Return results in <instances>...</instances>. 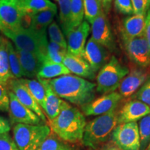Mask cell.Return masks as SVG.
Instances as JSON below:
<instances>
[{
  "label": "cell",
  "instance_id": "6da1fadb",
  "mask_svg": "<svg viewBox=\"0 0 150 150\" xmlns=\"http://www.w3.org/2000/svg\"><path fill=\"white\" fill-rule=\"evenodd\" d=\"M48 80L54 93L71 104L81 107L95 99L96 83L86 79L67 74Z\"/></svg>",
  "mask_w": 150,
  "mask_h": 150
},
{
  "label": "cell",
  "instance_id": "f35d334b",
  "mask_svg": "<svg viewBox=\"0 0 150 150\" xmlns=\"http://www.w3.org/2000/svg\"><path fill=\"white\" fill-rule=\"evenodd\" d=\"M134 8V14L146 16L147 11L150 8L149 0H131Z\"/></svg>",
  "mask_w": 150,
  "mask_h": 150
},
{
  "label": "cell",
  "instance_id": "52a82bcc",
  "mask_svg": "<svg viewBox=\"0 0 150 150\" xmlns=\"http://www.w3.org/2000/svg\"><path fill=\"white\" fill-rule=\"evenodd\" d=\"M110 138L112 143L122 150H140L139 129L137 122L117 125Z\"/></svg>",
  "mask_w": 150,
  "mask_h": 150
},
{
  "label": "cell",
  "instance_id": "bcb514c9",
  "mask_svg": "<svg viewBox=\"0 0 150 150\" xmlns=\"http://www.w3.org/2000/svg\"><path fill=\"white\" fill-rule=\"evenodd\" d=\"M99 1H100V2H101V4H102V1H103V0H99Z\"/></svg>",
  "mask_w": 150,
  "mask_h": 150
},
{
  "label": "cell",
  "instance_id": "8d00e7d4",
  "mask_svg": "<svg viewBox=\"0 0 150 150\" xmlns=\"http://www.w3.org/2000/svg\"><path fill=\"white\" fill-rule=\"evenodd\" d=\"M0 150H20L8 133L0 134Z\"/></svg>",
  "mask_w": 150,
  "mask_h": 150
},
{
  "label": "cell",
  "instance_id": "1f68e13d",
  "mask_svg": "<svg viewBox=\"0 0 150 150\" xmlns=\"http://www.w3.org/2000/svg\"><path fill=\"white\" fill-rule=\"evenodd\" d=\"M67 54L66 48L52 42H49L47 47V54L45 59H48L55 63H63V59Z\"/></svg>",
  "mask_w": 150,
  "mask_h": 150
},
{
  "label": "cell",
  "instance_id": "277c9868",
  "mask_svg": "<svg viewBox=\"0 0 150 150\" xmlns=\"http://www.w3.org/2000/svg\"><path fill=\"white\" fill-rule=\"evenodd\" d=\"M117 125V112L113 110L99 115L86 123L82 143L86 147L96 148L107 141Z\"/></svg>",
  "mask_w": 150,
  "mask_h": 150
},
{
  "label": "cell",
  "instance_id": "7402d4cb",
  "mask_svg": "<svg viewBox=\"0 0 150 150\" xmlns=\"http://www.w3.org/2000/svg\"><path fill=\"white\" fill-rule=\"evenodd\" d=\"M70 72L63 63H55L48 59H45L37 77L44 79H52L63 75L70 74Z\"/></svg>",
  "mask_w": 150,
  "mask_h": 150
},
{
  "label": "cell",
  "instance_id": "ee69618b",
  "mask_svg": "<svg viewBox=\"0 0 150 150\" xmlns=\"http://www.w3.org/2000/svg\"><path fill=\"white\" fill-rule=\"evenodd\" d=\"M59 150H75V149L69 145H67V144H64L62 142Z\"/></svg>",
  "mask_w": 150,
  "mask_h": 150
},
{
  "label": "cell",
  "instance_id": "d6a6232c",
  "mask_svg": "<svg viewBox=\"0 0 150 150\" xmlns=\"http://www.w3.org/2000/svg\"><path fill=\"white\" fill-rule=\"evenodd\" d=\"M47 32L50 42H54L63 47L67 49V41L65 35L60 29L57 22L54 21L47 27Z\"/></svg>",
  "mask_w": 150,
  "mask_h": 150
},
{
  "label": "cell",
  "instance_id": "4dcf8cb0",
  "mask_svg": "<svg viewBox=\"0 0 150 150\" xmlns=\"http://www.w3.org/2000/svg\"><path fill=\"white\" fill-rule=\"evenodd\" d=\"M84 7L83 0H71V24L72 29L83 21Z\"/></svg>",
  "mask_w": 150,
  "mask_h": 150
},
{
  "label": "cell",
  "instance_id": "ba28073f",
  "mask_svg": "<svg viewBox=\"0 0 150 150\" xmlns=\"http://www.w3.org/2000/svg\"><path fill=\"white\" fill-rule=\"evenodd\" d=\"M126 53L133 63L142 68H150V49L144 35L136 38L122 36Z\"/></svg>",
  "mask_w": 150,
  "mask_h": 150
},
{
  "label": "cell",
  "instance_id": "e575fe53",
  "mask_svg": "<svg viewBox=\"0 0 150 150\" xmlns=\"http://www.w3.org/2000/svg\"><path fill=\"white\" fill-rule=\"evenodd\" d=\"M114 6L115 10L121 14L128 16L134 14L131 0H114Z\"/></svg>",
  "mask_w": 150,
  "mask_h": 150
},
{
  "label": "cell",
  "instance_id": "8992f818",
  "mask_svg": "<svg viewBox=\"0 0 150 150\" xmlns=\"http://www.w3.org/2000/svg\"><path fill=\"white\" fill-rule=\"evenodd\" d=\"M51 132L47 125L17 124L13 129V140L20 150H37Z\"/></svg>",
  "mask_w": 150,
  "mask_h": 150
},
{
  "label": "cell",
  "instance_id": "603a6c76",
  "mask_svg": "<svg viewBox=\"0 0 150 150\" xmlns=\"http://www.w3.org/2000/svg\"><path fill=\"white\" fill-rule=\"evenodd\" d=\"M19 6L24 16L49 9H57L56 5L50 0H19Z\"/></svg>",
  "mask_w": 150,
  "mask_h": 150
},
{
  "label": "cell",
  "instance_id": "ab89813d",
  "mask_svg": "<svg viewBox=\"0 0 150 150\" xmlns=\"http://www.w3.org/2000/svg\"><path fill=\"white\" fill-rule=\"evenodd\" d=\"M144 36H145V39L147 40L150 49V8L147 11L145 16V27Z\"/></svg>",
  "mask_w": 150,
  "mask_h": 150
},
{
  "label": "cell",
  "instance_id": "d6986e66",
  "mask_svg": "<svg viewBox=\"0 0 150 150\" xmlns=\"http://www.w3.org/2000/svg\"><path fill=\"white\" fill-rule=\"evenodd\" d=\"M16 49L24 77L27 79L37 78L44 61L40 56L32 52Z\"/></svg>",
  "mask_w": 150,
  "mask_h": 150
},
{
  "label": "cell",
  "instance_id": "ac0fdd59",
  "mask_svg": "<svg viewBox=\"0 0 150 150\" xmlns=\"http://www.w3.org/2000/svg\"><path fill=\"white\" fill-rule=\"evenodd\" d=\"M63 63L71 73L76 76L89 80H93L96 78V73L83 57L67 53L63 59Z\"/></svg>",
  "mask_w": 150,
  "mask_h": 150
},
{
  "label": "cell",
  "instance_id": "cb8c5ba5",
  "mask_svg": "<svg viewBox=\"0 0 150 150\" xmlns=\"http://www.w3.org/2000/svg\"><path fill=\"white\" fill-rule=\"evenodd\" d=\"M56 14L57 9H49L28 16L30 18L29 27L38 31H46L49 26L54 22V17Z\"/></svg>",
  "mask_w": 150,
  "mask_h": 150
},
{
  "label": "cell",
  "instance_id": "4fadbf2b",
  "mask_svg": "<svg viewBox=\"0 0 150 150\" xmlns=\"http://www.w3.org/2000/svg\"><path fill=\"white\" fill-rule=\"evenodd\" d=\"M91 38L108 51L115 49V40L106 15L103 12L91 24Z\"/></svg>",
  "mask_w": 150,
  "mask_h": 150
},
{
  "label": "cell",
  "instance_id": "2e32d148",
  "mask_svg": "<svg viewBox=\"0 0 150 150\" xmlns=\"http://www.w3.org/2000/svg\"><path fill=\"white\" fill-rule=\"evenodd\" d=\"M83 58L91 65L94 72L97 73L108 63L110 59L109 51L104 46L101 45L92 38L86 42Z\"/></svg>",
  "mask_w": 150,
  "mask_h": 150
},
{
  "label": "cell",
  "instance_id": "d4e9b609",
  "mask_svg": "<svg viewBox=\"0 0 150 150\" xmlns=\"http://www.w3.org/2000/svg\"><path fill=\"white\" fill-rule=\"evenodd\" d=\"M11 79L8 55V38L0 35V83L6 85Z\"/></svg>",
  "mask_w": 150,
  "mask_h": 150
},
{
  "label": "cell",
  "instance_id": "9a60e30c",
  "mask_svg": "<svg viewBox=\"0 0 150 150\" xmlns=\"http://www.w3.org/2000/svg\"><path fill=\"white\" fill-rule=\"evenodd\" d=\"M91 26L87 21H83L77 27L71 30L67 35V53L83 57Z\"/></svg>",
  "mask_w": 150,
  "mask_h": 150
},
{
  "label": "cell",
  "instance_id": "9c48e42d",
  "mask_svg": "<svg viewBox=\"0 0 150 150\" xmlns=\"http://www.w3.org/2000/svg\"><path fill=\"white\" fill-rule=\"evenodd\" d=\"M24 17L19 6V0H0V31L23 26Z\"/></svg>",
  "mask_w": 150,
  "mask_h": 150
},
{
  "label": "cell",
  "instance_id": "3957f363",
  "mask_svg": "<svg viewBox=\"0 0 150 150\" xmlns=\"http://www.w3.org/2000/svg\"><path fill=\"white\" fill-rule=\"evenodd\" d=\"M1 32L11 40L16 48L34 53L45 61L49 43L46 31H38L22 26L16 29L2 30Z\"/></svg>",
  "mask_w": 150,
  "mask_h": 150
},
{
  "label": "cell",
  "instance_id": "7a4b0ae2",
  "mask_svg": "<svg viewBox=\"0 0 150 150\" xmlns=\"http://www.w3.org/2000/svg\"><path fill=\"white\" fill-rule=\"evenodd\" d=\"M86 125L85 115L66 101L62 103L60 113L50 121L51 131L60 139L70 143L82 142Z\"/></svg>",
  "mask_w": 150,
  "mask_h": 150
},
{
  "label": "cell",
  "instance_id": "60d3db41",
  "mask_svg": "<svg viewBox=\"0 0 150 150\" xmlns=\"http://www.w3.org/2000/svg\"><path fill=\"white\" fill-rule=\"evenodd\" d=\"M11 130V125L9 121L2 116H0V134H6Z\"/></svg>",
  "mask_w": 150,
  "mask_h": 150
},
{
  "label": "cell",
  "instance_id": "8fae6325",
  "mask_svg": "<svg viewBox=\"0 0 150 150\" xmlns=\"http://www.w3.org/2000/svg\"><path fill=\"white\" fill-rule=\"evenodd\" d=\"M122 98V96L119 93L112 92L94 99L89 104L81 106V108L84 115H102L115 110Z\"/></svg>",
  "mask_w": 150,
  "mask_h": 150
},
{
  "label": "cell",
  "instance_id": "7bdbcfd3",
  "mask_svg": "<svg viewBox=\"0 0 150 150\" xmlns=\"http://www.w3.org/2000/svg\"><path fill=\"white\" fill-rule=\"evenodd\" d=\"M102 150H122L120 149L119 147H117V146L115 145H107L106 146H104V148H103Z\"/></svg>",
  "mask_w": 150,
  "mask_h": 150
},
{
  "label": "cell",
  "instance_id": "ffe728a7",
  "mask_svg": "<svg viewBox=\"0 0 150 150\" xmlns=\"http://www.w3.org/2000/svg\"><path fill=\"white\" fill-rule=\"evenodd\" d=\"M37 79L42 84L45 91V104L43 109L49 122L54 120L60 113L63 99L60 98L49 83L48 79L37 77Z\"/></svg>",
  "mask_w": 150,
  "mask_h": 150
},
{
  "label": "cell",
  "instance_id": "f546056e",
  "mask_svg": "<svg viewBox=\"0 0 150 150\" xmlns=\"http://www.w3.org/2000/svg\"><path fill=\"white\" fill-rule=\"evenodd\" d=\"M140 147V150H146L150 144V113L142 117L138 124Z\"/></svg>",
  "mask_w": 150,
  "mask_h": 150
},
{
  "label": "cell",
  "instance_id": "e0dca14e",
  "mask_svg": "<svg viewBox=\"0 0 150 150\" xmlns=\"http://www.w3.org/2000/svg\"><path fill=\"white\" fill-rule=\"evenodd\" d=\"M150 113V107L139 100L127 102L117 112V125L136 122Z\"/></svg>",
  "mask_w": 150,
  "mask_h": 150
},
{
  "label": "cell",
  "instance_id": "4316f807",
  "mask_svg": "<svg viewBox=\"0 0 150 150\" xmlns=\"http://www.w3.org/2000/svg\"><path fill=\"white\" fill-rule=\"evenodd\" d=\"M59 4V20L65 36L72 30L71 24V0H56Z\"/></svg>",
  "mask_w": 150,
  "mask_h": 150
},
{
  "label": "cell",
  "instance_id": "30bf717a",
  "mask_svg": "<svg viewBox=\"0 0 150 150\" xmlns=\"http://www.w3.org/2000/svg\"><path fill=\"white\" fill-rule=\"evenodd\" d=\"M8 113L13 124L24 125H46L34 112L22 104L12 92L8 91Z\"/></svg>",
  "mask_w": 150,
  "mask_h": 150
},
{
  "label": "cell",
  "instance_id": "44dd1931",
  "mask_svg": "<svg viewBox=\"0 0 150 150\" xmlns=\"http://www.w3.org/2000/svg\"><path fill=\"white\" fill-rule=\"evenodd\" d=\"M145 16L144 15L134 14L124 18L121 31L122 36L136 38L144 35Z\"/></svg>",
  "mask_w": 150,
  "mask_h": 150
},
{
  "label": "cell",
  "instance_id": "f1b7e54d",
  "mask_svg": "<svg viewBox=\"0 0 150 150\" xmlns=\"http://www.w3.org/2000/svg\"><path fill=\"white\" fill-rule=\"evenodd\" d=\"M84 17L86 21L92 24L94 20L104 12L102 4L99 0H83Z\"/></svg>",
  "mask_w": 150,
  "mask_h": 150
},
{
  "label": "cell",
  "instance_id": "7c38bea8",
  "mask_svg": "<svg viewBox=\"0 0 150 150\" xmlns=\"http://www.w3.org/2000/svg\"><path fill=\"white\" fill-rule=\"evenodd\" d=\"M8 91L12 92L22 104L29 108L40 118L45 124L47 122V119L44 111L38 104L34 97L24 84L18 79H11L6 84Z\"/></svg>",
  "mask_w": 150,
  "mask_h": 150
},
{
  "label": "cell",
  "instance_id": "b9f144b4",
  "mask_svg": "<svg viewBox=\"0 0 150 150\" xmlns=\"http://www.w3.org/2000/svg\"><path fill=\"white\" fill-rule=\"evenodd\" d=\"M112 1H113V0H103L102 6L103 8V11H104V13L106 15L108 14L110 9H111Z\"/></svg>",
  "mask_w": 150,
  "mask_h": 150
},
{
  "label": "cell",
  "instance_id": "83f0119b",
  "mask_svg": "<svg viewBox=\"0 0 150 150\" xmlns=\"http://www.w3.org/2000/svg\"><path fill=\"white\" fill-rule=\"evenodd\" d=\"M8 55L11 79H21L24 76L16 49L8 39Z\"/></svg>",
  "mask_w": 150,
  "mask_h": 150
},
{
  "label": "cell",
  "instance_id": "5bb4252c",
  "mask_svg": "<svg viewBox=\"0 0 150 150\" xmlns=\"http://www.w3.org/2000/svg\"><path fill=\"white\" fill-rule=\"evenodd\" d=\"M149 77L150 70L149 68L133 67L122 81L119 87V93L124 97H130L136 93Z\"/></svg>",
  "mask_w": 150,
  "mask_h": 150
},
{
  "label": "cell",
  "instance_id": "484cf974",
  "mask_svg": "<svg viewBox=\"0 0 150 150\" xmlns=\"http://www.w3.org/2000/svg\"><path fill=\"white\" fill-rule=\"evenodd\" d=\"M19 80L27 88L42 109H44L45 104V91L42 84L38 80L34 79L21 78L19 79Z\"/></svg>",
  "mask_w": 150,
  "mask_h": 150
},
{
  "label": "cell",
  "instance_id": "5b68a950",
  "mask_svg": "<svg viewBox=\"0 0 150 150\" xmlns=\"http://www.w3.org/2000/svg\"><path fill=\"white\" fill-rule=\"evenodd\" d=\"M129 72L128 67L122 64L115 56H111L96 76V91L102 95L115 92Z\"/></svg>",
  "mask_w": 150,
  "mask_h": 150
},
{
  "label": "cell",
  "instance_id": "d590c367",
  "mask_svg": "<svg viewBox=\"0 0 150 150\" xmlns=\"http://www.w3.org/2000/svg\"><path fill=\"white\" fill-rule=\"evenodd\" d=\"M136 97L150 107V78L137 91Z\"/></svg>",
  "mask_w": 150,
  "mask_h": 150
},
{
  "label": "cell",
  "instance_id": "f6af8a7d",
  "mask_svg": "<svg viewBox=\"0 0 150 150\" xmlns=\"http://www.w3.org/2000/svg\"><path fill=\"white\" fill-rule=\"evenodd\" d=\"M146 150H150V144L149 145V146H148L147 149H146Z\"/></svg>",
  "mask_w": 150,
  "mask_h": 150
},
{
  "label": "cell",
  "instance_id": "74e56055",
  "mask_svg": "<svg viewBox=\"0 0 150 150\" xmlns=\"http://www.w3.org/2000/svg\"><path fill=\"white\" fill-rule=\"evenodd\" d=\"M9 95L8 90L5 84L0 83V111L8 112Z\"/></svg>",
  "mask_w": 150,
  "mask_h": 150
},
{
  "label": "cell",
  "instance_id": "836d02e7",
  "mask_svg": "<svg viewBox=\"0 0 150 150\" xmlns=\"http://www.w3.org/2000/svg\"><path fill=\"white\" fill-rule=\"evenodd\" d=\"M61 143L59 138L52 131L37 150H59Z\"/></svg>",
  "mask_w": 150,
  "mask_h": 150
}]
</instances>
